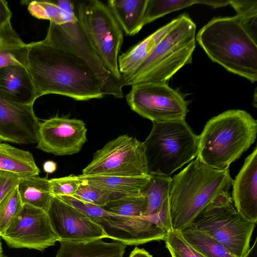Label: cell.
I'll list each match as a JSON object with an SVG mask.
<instances>
[{
    "label": "cell",
    "instance_id": "obj_24",
    "mask_svg": "<svg viewBox=\"0 0 257 257\" xmlns=\"http://www.w3.org/2000/svg\"><path fill=\"white\" fill-rule=\"evenodd\" d=\"M0 170L22 177L38 175L40 173L31 152L5 143H0Z\"/></svg>",
    "mask_w": 257,
    "mask_h": 257
},
{
    "label": "cell",
    "instance_id": "obj_17",
    "mask_svg": "<svg viewBox=\"0 0 257 257\" xmlns=\"http://www.w3.org/2000/svg\"><path fill=\"white\" fill-rule=\"evenodd\" d=\"M232 199L237 211L246 219L257 222V147L245 159L233 180Z\"/></svg>",
    "mask_w": 257,
    "mask_h": 257
},
{
    "label": "cell",
    "instance_id": "obj_8",
    "mask_svg": "<svg viewBox=\"0 0 257 257\" xmlns=\"http://www.w3.org/2000/svg\"><path fill=\"white\" fill-rule=\"evenodd\" d=\"M73 2L78 22L91 48L103 66L122 81L118 58L123 35L109 8L97 0Z\"/></svg>",
    "mask_w": 257,
    "mask_h": 257
},
{
    "label": "cell",
    "instance_id": "obj_22",
    "mask_svg": "<svg viewBox=\"0 0 257 257\" xmlns=\"http://www.w3.org/2000/svg\"><path fill=\"white\" fill-rule=\"evenodd\" d=\"M28 53L27 44L14 30L11 21L0 27V68L11 64L27 68Z\"/></svg>",
    "mask_w": 257,
    "mask_h": 257
},
{
    "label": "cell",
    "instance_id": "obj_37",
    "mask_svg": "<svg viewBox=\"0 0 257 257\" xmlns=\"http://www.w3.org/2000/svg\"><path fill=\"white\" fill-rule=\"evenodd\" d=\"M12 12L10 10L7 1L0 0V27L11 21Z\"/></svg>",
    "mask_w": 257,
    "mask_h": 257
},
{
    "label": "cell",
    "instance_id": "obj_34",
    "mask_svg": "<svg viewBox=\"0 0 257 257\" xmlns=\"http://www.w3.org/2000/svg\"><path fill=\"white\" fill-rule=\"evenodd\" d=\"M28 10L35 18L49 20L57 25L63 23L59 8L55 1H34L28 4Z\"/></svg>",
    "mask_w": 257,
    "mask_h": 257
},
{
    "label": "cell",
    "instance_id": "obj_26",
    "mask_svg": "<svg viewBox=\"0 0 257 257\" xmlns=\"http://www.w3.org/2000/svg\"><path fill=\"white\" fill-rule=\"evenodd\" d=\"M150 181L142 191L148 199V205L144 216L159 213L168 199L171 177L156 173H149Z\"/></svg>",
    "mask_w": 257,
    "mask_h": 257
},
{
    "label": "cell",
    "instance_id": "obj_19",
    "mask_svg": "<svg viewBox=\"0 0 257 257\" xmlns=\"http://www.w3.org/2000/svg\"><path fill=\"white\" fill-rule=\"evenodd\" d=\"M56 257H123L127 247L119 241L102 238L72 241L61 240Z\"/></svg>",
    "mask_w": 257,
    "mask_h": 257
},
{
    "label": "cell",
    "instance_id": "obj_1",
    "mask_svg": "<svg viewBox=\"0 0 257 257\" xmlns=\"http://www.w3.org/2000/svg\"><path fill=\"white\" fill-rule=\"evenodd\" d=\"M27 46V68L37 98L57 94L86 101L106 95L102 80L79 56L43 40Z\"/></svg>",
    "mask_w": 257,
    "mask_h": 257
},
{
    "label": "cell",
    "instance_id": "obj_33",
    "mask_svg": "<svg viewBox=\"0 0 257 257\" xmlns=\"http://www.w3.org/2000/svg\"><path fill=\"white\" fill-rule=\"evenodd\" d=\"M164 240L171 257H204L185 239L181 231L170 228Z\"/></svg>",
    "mask_w": 257,
    "mask_h": 257
},
{
    "label": "cell",
    "instance_id": "obj_2",
    "mask_svg": "<svg viewBox=\"0 0 257 257\" xmlns=\"http://www.w3.org/2000/svg\"><path fill=\"white\" fill-rule=\"evenodd\" d=\"M233 180L229 169L218 170L197 158L171 180L169 209L171 228L181 231L220 193L229 191Z\"/></svg>",
    "mask_w": 257,
    "mask_h": 257
},
{
    "label": "cell",
    "instance_id": "obj_3",
    "mask_svg": "<svg viewBox=\"0 0 257 257\" xmlns=\"http://www.w3.org/2000/svg\"><path fill=\"white\" fill-rule=\"evenodd\" d=\"M257 121L246 111L230 109L210 119L198 136V155L207 165L229 169L254 143Z\"/></svg>",
    "mask_w": 257,
    "mask_h": 257
},
{
    "label": "cell",
    "instance_id": "obj_12",
    "mask_svg": "<svg viewBox=\"0 0 257 257\" xmlns=\"http://www.w3.org/2000/svg\"><path fill=\"white\" fill-rule=\"evenodd\" d=\"M1 237L10 247L40 251L59 241L47 212L26 204Z\"/></svg>",
    "mask_w": 257,
    "mask_h": 257
},
{
    "label": "cell",
    "instance_id": "obj_10",
    "mask_svg": "<svg viewBox=\"0 0 257 257\" xmlns=\"http://www.w3.org/2000/svg\"><path fill=\"white\" fill-rule=\"evenodd\" d=\"M82 176L144 177L149 175L144 143L122 135L94 154Z\"/></svg>",
    "mask_w": 257,
    "mask_h": 257
},
{
    "label": "cell",
    "instance_id": "obj_35",
    "mask_svg": "<svg viewBox=\"0 0 257 257\" xmlns=\"http://www.w3.org/2000/svg\"><path fill=\"white\" fill-rule=\"evenodd\" d=\"M82 180L78 176L71 174L68 176L52 178L49 180L50 191L53 196H73Z\"/></svg>",
    "mask_w": 257,
    "mask_h": 257
},
{
    "label": "cell",
    "instance_id": "obj_40",
    "mask_svg": "<svg viewBox=\"0 0 257 257\" xmlns=\"http://www.w3.org/2000/svg\"><path fill=\"white\" fill-rule=\"evenodd\" d=\"M57 169V165L53 161H47L43 164V170L47 173H52Z\"/></svg>",
    "mask_w": 257,
    "mask_h": 257
},
{
    "label": "cell",
    "instance_id": "obj_28",
    "mask_svg": "<svg viewBox=\"0 0 257 257\" xmlns=\"http://www.w3.org/2000/svg\"><path fill=\"white\" fill-rule=\"evenodd\" d=\"M148 199L143 193L122 195L113 199L102 206L104 210L120 215L140 217L144 216Z\"/></svg>",
    "mask_w": 257,
    "mask_h": 257
},
{
    "label": "cell",
    "instance_id": "obj_6",
    "mask_svg": "<svg viewBox=\"0 0 257 257\" xmlns=\"http://www.w3.org/2000/svg\"><path fill=\"white\" fill-rule=\"evenodd\" d=\"M143 143L149 174L171 177L198 155V136L185 119L153 122Z\"/></svg>",
    "mask_w": 257,
    "mask_h": 257
},
{
    "label": "cell",
    "instance_id": "obj_20",
    "mask_svg": "<svg viewBox=\"0 0 257 257\" xmlns=\"http://www.w3.org/2000/svg\"><path fill=\"white\" fill-rule=\"evenodd\" d=\"M177 22V18L119 55L118 66L122 77L131 74L140 67Z\"/></svg>",
    "mask_w": 257,
    "mask_h": 257
},
{
    "label": "cell",
    "instance_id": "obj_23",
    "mask_svg": "<svg viewBox=\"0 0 257 257\" xmlns=\"http://www.w3.org/2000/svg\"><path fill=\"white\" fill-rule=\"evenodd\" d=\"M79 178L90 185L121 195H136L142 191L150 181V175L144 177L82 176Z\"/></svg>",
    "mask_w": 257,
    "mask_h": 257
},
{
    "label": "cell",
    "instance_id": "obj_39",
    "mask_svg": "<svg viewBox=\"0 0 257 257\" xmlns=\"http://www.w3.org/2000/svg\"><path fill=\"white\" fill-rule=\"evenodd\" d=\"M128 257H153V256L145 249L136 247L132 251Z\"/></svg>",
    "mask_w": 257,
    "mask_h": 257
},
{
    "label": "cell",
    "instance_id": "obj_7",
    "mask_svg": "<svg viewBox=\"0 0 257 257\" xmlns=\"http://www.w3.org/2000/svg\"><path fill=\"white\" fill-rule=\"evenodd\" d=\"M255 224L237 211L229 192L226 191L202 209L190 226L220 242L235 256L244 257Z\"/></svg>",
    "mask_w": 257,
    "mask_h": 257
},
{
    "label": "cell",
    "instance_id": "obj_25",
    "mask_svg": "<svg viewBox=\"0 0 257 257\" xmlns=\"http://www.w3.org/2000/svg\"><path fill=\"white\" fill-rule=\"evenodd\" d=\"M17 188L23 205H29L47 212L53 198L49 180L38 175L21 178Z\"/></svg>",
    "mask_w": 257,
    "mask_h": 257
},
{
    "label": "cell",
    "instance_id": "obj_42",
    "mask_svg": "<svg viewBox=\"0 0 257 257\" xmlns=\"http://www.w3.org/2000/svg\"><path fill=\"white\" fill-rule=\"evenodd\" d=\"M0 257H4V255L3 254V248H2V242L1 240V238H0Z\"/></svg>",
    "mask_w": 257,
    "mask_h": 257
},
{
    "label": "cell",
    "instance_id": "obj_5",
    "mask_svg": "<svg viewBox=\"0 0 257 257\" xmlns=\"http://www.w3.org/2000/svg\"><path fill=\"white\" fill-rule=\"evenodd\" d=\"M196 26L183 14L151 54L131 74L122 77L123 86L139 83H166L185 65L190 64L195 48Z\"/></svg>",
    "mask_w": 257,
    "mask_h": 257
},
{
    "label": "cell",
    "instance_id": "obj_36",
    "mask_svg": "<svg viewBox=\"0 0 257 257\" xmlns=\"http://www.w3.org/2000/svg\"><path fill=\"white\" fill-rule=\"evenodd\" d=\"M23 177L11 172L0 170V202Z\"/></svg>",
    "mask_w": 257,
    "mask_h": 257
},
{
    "label": "cell",
    "instance_id": "obj_30",
    "mask_svg": "<svg viewBox=\"0 0 257 257\" xmlns=\"http://www.w3.org/2000/svg\"><path fill=\"white\" fill-rule=\"evenodd\" d=\"M197 0H148L145 18V25L170 13L194 4Z\"/></svg>",
    "mask_w": 257,
    "mask_h": 257
},
{
    "label": "cell",
    "instance_id": "obj_38",
    "mask_svg": "<svg viewBox=\"0 0 257 257\" xmlns=\"http://www.w3.org/2000/svg\"><path fill=\"white\" fill-rule=\"evenodd\" d=\"M197 4H204L214 8L225 7L230 4V0H197Z\"/></svg>",
    "mask_w": 257,
    "mask_h": 257
},
{
    "label": "cell",
    "instance_id": "obj_29",
    "mask_svg": "<svg viewBox=\"0 0 257 257\" xmlns=\"http://www.w3.org/2000/svg\"><path fill=\"white\" fill-rule=\"evenodd\" d=\"M243 28L257 43V0H230Z\"/></svg>",
    "mask_w": 257,
    "mask_h": 257
},
{
    "label": "cell",
    "instance_id": "obj_41",
    "mask_svg": "<svg viewBox=\"0 0 257 257\" xmlns=\"http://www.w3.org/2000/svg\"><path fill=\"white\" fill-rule=\"evenodd\" d=\"M256 239L257 238L256 237L253 245L249 248L244 257H257Z\"/></svg>",
    "mask_w": 257,
    "mask_h": 257
},
{
    "label": "cell",
    "instance_id": "obj_21",
    "mask_svg": "<svg viewBox=\"0 0 257 257\" xmlns=\"http://www.w3.org/2000/svg\"><path fill=\"white\" fill-rule=\"evenodd\" d=\"M148 0H109L107 6L126 35L138 34L145 26Z\"/></svg>",
    "mask_w": 257,
    "mask_h": 257
},
{
    "label": "cell",
    "instance_id": "obj_27",
    "mask_svg": "<svg viewBox=\"0 0 257 257\" xmlns=\"http://www.w3.org/2000/svg\"><path fill=\"white\" fill-rule=\"evenodd\" d=\"M181 233L185 239L204 257H236L220 242L191 226L186 227Z\"/></svg>",
    "mask_w": 257,
    "mask_h": 257
},
{
    "label": "cell",
    "instance_id": "obj_16",
    "mask_svg": "<svg viewBox=\"0 0 257 257\" xmlns=\"http://www.w3.org/2000/svg\"><path fill=\"white\" fill-rule=\"evenodd\" d=\"M33 105L16 103L0 96V141L37 143L40 122Z\"/></svg>",
    "mask_w": 257,
    "mask_h": 257
},
{
    "label": "cell",
    "instance_id": "obj_31",
    "mask_svg": "<svg viewBox=\"0 0 257 257\" xmlns=\"http://www.w3.org/2000/svg\"><path fill=\"white\" fill-rule=\"evenodd\" d=\"M22 206L17 186L0 202V237L12 223Z\"/></svg>",
    "mask_w": 257,
    "mask_h": 257
},
{
    "label": "cell",
    "instance_id": "obj_15",
    "mask_svg": "<svg viewBox=\"0 0 257 257\" xmlns=\"http://www.w3.org/2000/svg\"><path fill=\"white\" fill-rule=\"evenodd\" d=\"M47 213L59 241L107 238L99 225L57 197L52 198Z\"/></svg>",
    "mask_w": 257,
    "mask_h": 257
},
{
    "label": "cell",
    "instance_id": "obj_13",
    "mask_svg": "<svg viewBox=\"0 0 257 257\" xmlns=\"http://www.w3.org/2000/svg\"><path fill=\"white\" fill-rule=\"evenodd\" d=\"M99 225L107 238L126 245H137L164 240L167 231L146 216H126L107 211L99 207L90 218Z\"/></svg>",
    "mask_w": 257,
    "mask_h": 257
},
{
    "label": "cell",
    "instance_id": "obj_11",
    "mask_svg": "<svg viewBox=\"0 0 257 257\" xmlns=\"http://www.w3.org/2000/svg\"><path fill=\"white\" fill-rule=\"evenodd\" d=\"M126 100L134 111L152 122L185 119L189 111L188 101L166 83L132 85Z\"/></svg>",
    "mask_w": 257,
    "mask_h": 257
},
{
    "label": "cell",
    "instance_id": "obj_4",
    "mask_svg": "<svg viewBox=\"0 0 257 257\" xmlns=\"http://www.w3.org/2000/svg\"><path fill=\"white\" fill-rule=\"evenodd\" d=\"M196 39L213 62L252 83L256 81L257 43L237 16L212 19L199 31Z\"/></svg>",
    "mask_w": 257,
    "mask_h": 257
},
{
    "label": "cell",
    "instance_id": "obj_14",
    "mask_svg": "<svg viewBox=\"0 0 257 257\" xmlns=\"http://www.w3.org/2000/svg\"><path fill=\"white\" fill-rule=\"evenodd\" d=\"M87 128L80 119L55 116L40 122L36 148L55 156L78 153L87 141Z\"/></svg>",
    "mask_w": 257,
    "mask_h": 257
},
{
    "label": "cell",
    "instance_id": "obj_9",
    "mask_svg": "<svg viewBox=\"0 0 257 257\" xmlns=\"http://www.w3.org/2000/svg\"><path fill=\"white\" fill-rule=\"evenodd\" d=\"M63 21L61 25L50 22L45 43L66 49L84 59L103 82L106 95L123 97L122 81L115 78L102 64L89 45L78 22L73 1H55Z\"/></svg>",
    "mask_w": 257,
    "mask_h": 257
},
{
    "label": "cell",
    "instance_id": "obj_18",
    "mask_svg": "<svg viewBox=\"0 0 257 257\" xmlns=\"http://www.w3.org/2000/svg\"><path fill=\"white\" fill-rule=\"evenodd\" d=\"M0 96L22 104H34L37 98L27 68L11 64L0 68Z\"/></svg>",
    "mask_w": 257,
    "mask_h": 257
},
{
    "label": "cell",
    "instance_id": "obj_32",
    "mask_svg": "<svg viewBox=\"0 0 257 257\" xmlns=\"http://www.w3.org/2000/svg\"><path fill=\"white\" fill-rule=\"evenodd\" d=\"M81 180L78 188L73 196L81 200L102 207L111 200L122 196L92 186Z\"/></svg>",
    "mask_w": 257,
    "mask_h": 257
}]
</instances>
